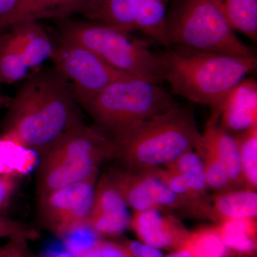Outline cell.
Segmentation results:
<instances>
[{
    "label": "cell",
    "mask_w": 257,
    "mask_h": 257,
    "mask_svg": "<svg viewBox=\"0 0 257 257\" xmlns=\"http://www.w3.org/2000/svg\"><path fill=\"white\" fill-rule=\"evenodd\" d=\"M69 82L55 68L29 77L12 99L3 133L43 156L83 124Z\"/></svg>",
    "instance_id": "1"
},
{
    "label": "cell",
    "mask_w": 257,
    "mask_h": 257,
    "mask_svg": "<svg viewBox=\"0 0 257 257\" xmlns=\"http://www.w3.org/2000/svg\"><path fill=\"white\" fill-rule=\"evenodd\" d=\"M160 57L164 81L173 92L209 106L211 116L218 119L229 93L257 66L253 55L241 57L172 49Z\"/></svg>",
    "instance_id": "2"
},
{
    "label": "cell",
    "mask_w": 257,
    "mask_h": 257,
    "mask_svg": "<svg viewBox=\"0 0 257 257\" xmlns=\"http://www.w3.org/2000/svg\"><path fill=\"white\" fill-rule=\"evenodd\" d=\"M200 138L194 113L177 106L114 140V159L124 170L141 172L162 168L194 150Z\"/></svg>",
    "instance_id": "3"
},
{
    "label": "cell",
    "mask_w": 257,
    "mask_h": 257,
    "mask_svg": "<svg viewBox=\"0 0 257 257\" xmlns=\"http://www.w3.org/2000/svg\"><path fill=\"white\" fill-rule=\"evenodd\" d=\"M81 106L114 140L144 121L179 106L158 84L128 77L111 83Z\"/></svg>",
    "instance_id": "4"
},
{
    "label": "cell",
    "mask_w": 257,
    "mask_h": 257,
    "mask_svg": "<svg viewBox=\"0 0 257 257\" xmlns=\"http://www.w3.org/2000/svg\"><path fill=\"white\" fill-rule=\"evenodd\" d=\"M60 37L77 42L126 75L160 84L164 81L160 55L148 42L112 27L70 18L56 20Z\"/></svg>",
    "instance_id": "5"
},
{
    "label": "cell",
    "mask_w": 257,
    "mask_h": 257,
    "mask_svg": "<svg viewBox=\"0 0 257 257\" xmlns=\"http://www.w3.org/2000/svg\"><path fill=\"white\" fill-rule=\"evenodd\" d=\"M166 30L170 48L241 57L253 55L213 0H180L167 16Z\"/></svg>",
    "instance_id": "6"
},
{
    "label": "cell",
    "mask_w": 257,
    "mask_h": 257,
    "mask_svg": "<svg viewBox=\"0 0 257 257\" xmlns=\"http://www.w3.org/2000/svg\"><path fill=\"white\" fill-rule=\"evenodd\" d=\"M108 172L134 212L158 210L175 216L214 219L210 201L189 199L176 194L152 170L135 172L114 169Z\"/></svg>",
    "instance_id": "7"
},
{
    "label": "cell",
    "mask_w": 257,
    "mask_h": 257,
    "mask_svg": "<svg viewBox=\"0 0 257 257\" xmlns=\"http://www.w3.org/2000/svg\"><path fill=\"white\" fill-rule=\"evenodd\" d=\"M50 59L54 68L69 82L79 105L111 83L131 77L113 68L86 47L62 37Z\"/></svg>",
    "instance_id": "8"
},
{
    "label": "cell",
    "mask_w": 257,
    "mask_h": 257,
    "mask_svg": "<svg viewBox=\"0 0 257 257\" xmlns=\"http://www.w3.org/2000/svg\"><path fill=\"white\" fill-rule=\"evenodd\" d=\"M97 175L67 186L38 200L40 223L61 239L87 224L92 212Z\"/></svg>",
    "instance_id": "9"
},
{
    "label": "cell",
    "mask_w": 257,
    "mask_h": 257,
    "mask_svg": "<svg viewBox=\"0 0 257 257\" xmlns=\"http://www.w3.org/2000/svg\"><path fill=\"white\" fill-rule=\"evenodd\" d=\"M116 144L100 128L83 123L61 139L42 156V162L89 161L101 165L114 159Z\"/></svg>",
    "instance_id": "10"
},
{
    "label": "cell",
    "mask_w": 257,
    "mask_h": 257,
    "mask_svg": "<svg viewBox=\"0 0 257 257\" xmlns=\"http://www.w3.org/2000/svg\"><path fill=\"white\" fill-rule=\"evenodd\" d=\"M218 124L232 136L257 127V83L246 77L226 97Z\"/></svg>",
    "instance_id": "11"
},
{
    "label": "cell",
    "mask_w": 257,
    "mask_h": 257,
    "mask_svg": "<svg viewBox=\"0 0 257 257\" xmlns=\"http://www.w3.org/2000/svg\"><path fill=\"white\" fill-rule=\"evenodd\" d=\"M151 0H86L79 13L88 21L112 27L122 31H135L140 12Z\"/></svg>",
    "instance_id": "12"
},
{
    "label": "cell",
    "mask_w": 257,
    "mask_h": 257,
    "mask_svg": "<svg viewBox=\"0 0 257 257\" xmlns=\"http://www.w3.org/2000/svg\"><path fill=\"white\" fill-rule=\"evenodd\" d=\"M177 219L158 210L137 211L132 217L131 226L145 244L167 248L183 236V227Z\"/></svg>",
    "instance_id": "13"
},
{
    "label": "cell",
    "mask_w": 257,
    "mask_h": 257,
    "mask_svg": "<svg viewBox=\"0 0 257 257\" xmlns=\"http://www.w3.org/2000/svg\"><path fill=\"white\" fill-rule=\"evenodd\" d=\"M219 119L210 116L199 144L216 155L224 166L233 188L246 187L239 146L236 139L218 124Z\"/></svg>",
    "instance_id": "14"
},
{
    "label": "cell",
    "mask_w": 257,
    "mask_h": 257,
    "mask_svg": "<svg viewBox=\"0 0 257 257\" xmlns=\"http://www.w3.org/2000/svg\"><path fill=\"white\" fill-rule=\"evenodd\" d=\"M99 166L89 161L42 162L37 181L38 200L58 189L97 175Z\"/></svg>",
    "instance_id": "15"
},
{
    "label": "cell",
    "mask_w": 257,
    "mask_h": 257,
    "mask_svg": "<svg viewBox=\"0 0 257 257\" xmlns=\"http://www.w3.org/2000/svg\"><path fill=\"white\" fill-rule=\"evenodd\" d=\"M29 68L38 67L50 58L55 45L37 22L19 24L11 28Z\"/></svg>",
    "instance_id": "16"
},
{
    "label": "cell",
    "mask_w": 257,
    "mask_h": 257,
    "mask_svg": "<svg viewBox=\"0 0 257 257\" xmlns=\"http://www.w3.org/2000/svg\"><path fill=\"white\" fill-rule=\"evenodd\" d=\"M211 206L215 220L256 219V190L244 187L216 192Z\"/></svg>",
    "instance_id": "17"
},
{
    "label": "cell",
    "mask_w": 257,
    "mask_h": 257,
    "mask_svg": "<svg viewBox=\"0 0 257 257\" xmlns=\"http://www.w3.org/2000/svg\"><path fill=\"white\" fill-rule=\"evenodd\" d=\"M38 164L39 155L36 152L2 133L0 176H11L20 179L35 170Z\"/></svg>",
    "instance_id": "18"
},
{
    "label": "cell",
    "mask_w": 257,
    "mask_h": 257,
    "mask_svg": "<svg viewBox=\"0 0 257 257\" xmlns=\"http://www.w3.org/2000/svg\"><path fill=\"white\" fill-rule=\"evenodd\" d=\"M89 216L131 221L124 197L108 172L96 182L92 212Z\"/></svg>",
    "instance_id": "19"
},
{
    "label": "cell",
    "mask_w": 257,
    "mask_h": 257,
    "mask_svg": "<svg viewBox=\"0 0 257 257\" xmlns=\"http://www.w3.org/2000/svg\"><path fill=\"white\" fill-rule=\"evenodd\" d=\"M86 0H22L18 24L42 19L69 18L79 13Z\"/></svg>",
    "instance_id": "20"
},
{
    "label": "cell",
    "mask_w": 257,
    "mask_h": 257,
    "mask_svg": "<svg viewBox=\"0 0 257 257\" xmlns=\"http://www.w3.org/2000/svg\"><path fill=\"white\" fill-rule=\"evenodd\" d=\"M231 28L257 41V0H213Z\"/></svg>",
    "instance_id": "21"
},
{
    "label": "cell",
    "mask_w": 257,
    "mask_h": 257,
    "mask_svg": "<svg viewBox=\"0 0 257 257\" xmlns=\"http://www.w3.org/2000/svg\"><path fill=\"white\" fill-rule=\"evenodd\" d=\"M255 219H226L219 221L216 230L227 248L241 252L254 250V234L256 230Z\"/></svg>",
    "instance_id": "22"
},
{
    "label": "cell",
    "mask_w": 257,
    "mask_h": 257,
    "mask_svg": "<svg viewBox=\"0 0 257 257\" xmlns=\"http://www.w3.org/2000/svg\"><path fill=\"white\" fill-rule=\"evenodd\" d=\"M29 69L14 34L5 33L0 43V84L21 80Z\"/></svg>",
    "instance_id": "23"
},
{
    "label": "cell",
    "mask_w": 257,
    "mask_h": 257,
    "mask_svg": "<svg viewBox=\"0 0 257 257\" xmlns=\"http://www.w3.org/2000/svg\"><path fill=\"white\" fill-rule=\"evenodd\" d=\"M165 168L181 174L194 192L200 195L207 196L204 164L197 152L192 150L185 152Z\"/></svg>",
    "instance_id": "24"
},
{
    "label": "cell",
    "mask_w": 257,
    "mask_h": 257,
    "mask_svg": "<svg viewBox=\"0 0 257 257\" xmlns=\"http://www.w3.org/2000/svg\"><path fill=\"white\" fill-rule=\"evenodd\" d=\"M234 137L239 146L240 161L246 188L256 190L257 127Z\"/></svg>",
    "instance_id": "25"
},
{
    "label": "cell",
    "mask_w": 257,
    "mask_h": 257,
    "mask_svg": "<svg viewBox=\"0 0 257 257\" xmlns=\"http://www.w3.org/2000/svg\"><path fill=\"white\" fill-rule=\"evenodd\" d=\"M193 257H225L227 247L216 229H205L192 235L187 243Z\"/></svg>",
    "instance_id": "26"
},
{
    "label": "cell",
    "mask_w": 257,
    "mask_h": 257,
    "mask_svg": "<svg viewBox=\"0 0 257 257\" xmlns=\"http://www.w3.org/2000/svg\"><path fill=\"white\" fill-rule=\"evenodd\" d=\"M195 150L202 159L208 189L216 192L234 189L224 166L216 155L199 143Z\"/></svg>",
    "instance_id": "27"
},
{
    "label": "cell",
    "mask_w": 257,
    "mask_h": 257,
    "mask_svg": "<svg viewBox=\"0 0 257 257\" xmlns=\"http://www.w3.org/2000/svg\"><path fill=\"white\" fill-rule=\"evenodd\" d=\"M60 240L69 252L75 256L94 246L101 240V236L87 224L70 231Z\"/></svg>",
    "instance_id": "28"
},
{
    "label": "cell",
    "mask_w": 257,
    "mask_h": 257,
    "mask_svg": "<svg viewBox=\"0 0 257 257\" xmlns=\"http://www.w3.org/2000/svg\"><path fill=\"white\" fill-rule=\"evenodd\" d=\"M153 171L155 175L162 180L171 189L172 192L182 196V197L189 198V199H197V200L210 201L207 196H202L194 192L183 176L178 172L168 170L162 167L151 170Z\"/></svg>",
    "instance_id": "29"
},
{
    "label": "cell",
    "mask_w": 257,
    "mask_h": 257,
    "mask_svg": "<svg viewBox=\"0 0 257 257\" xmlns=\"http://www.w3.org/2000/svg\"><path fill=\"white\" fill-rule=\"evenodd\" d=\"M40 237V231L36 228L20 221L8 219L0 214V238L35 241Z\"/></svg>",
    "instance_id": "30"
},
{
    "label": "cell",
    "mask_w": 257,
    "mask_h": 257,
    "mask_svg": "<svg viewBox=\"0 0 257 257\" xmlns=\"http://www.w3.org/2000/svg\"><path fill=\"white\" fill-rule=\"evenodd\" d=\"M74 257H133L127 246L99 240L92 248Z\"/></svg>",
    "instance_id": "31"
},
{
    "label": "cell",
    "mask_w": 257,
    "mask_h": 257,
    "mask_svg": "<svg viewBox=\"0 0 257 257\" xmlns=\"http://www.w3.org/2000/svg\"><path fill=\"white\" fill-rule=\"evenodd\" d=\"M22 0H0V32L18 25Z\"/></svg>",
    "instance_id": "32"
},
{
    "label": "cell",
    "mask_w": 257,
    "mask_h": 257,
    "mask_svg": "<svg viewBox=\"0 0 257 257\" xmlns=\"http://www.w3.org/2000/svg\"><path fill=\"white\" fill-rule=\"evenodd\" d=\"M19 178L11 176H0V214L9 207L18 187Z\"/></svg>",
    "instance_id": "33"
},
{
    "label": "cell",
    "mask_w": 257,
    "mask_h": 257,
    "mask_svg": "<svg viewBox=\"0 0 257 257\" xmlns=\"http://www.w3.org/2000/svg\"><path fill=\"white\" fill-rule=\"evenodd\" d=\"M25 239H9L8 243L0 246V257H32Z\"/></svg>",
    "instance_id": "34"
},
{
    "label": "cell",
    "mask_w": 257,
    "mask_h": 257,
    "mask_svg": "<svg viewBox=\"0 0 257 257\" xmlns=\"http://www.w3.org/2000/svg\"><path fill=\"white\" fill-rule=\"evenodd\" d=\"M58 240L57 242H52L47 245L40 256L37 257H74L66 248L63 243L60 239Z\"/></svg>",
    "instance_id": "35"
},
{
    "label": "cell",
    "mask_w": 257,
    "mask_h": 257,
    "mask_svg": "<svg viewBox=\"0 0 257 257\" xmlns=\"http://www.w3.org/2000/svg\"><path fill=\"white\" fill-rule=\"evenodd\" d=\"M140 257H163V255L159 251L158 248L144 244Z\"/></svg>",
    "instance_id": "36"
},
{
    "label": "cell",
    "mask_w": 257,
    "mask_h": 257,
    "mask_svg": "<svg viewBox=\"0 0 257 257\" xmlns=\"http://www.w3.org/2000/svg\"><path fill=\"white\" fill-rule=\"evenodd\" d=\"M167 257H193V255L190 250L188 249L187 248H185L180 250L178 252L169 255Z\"/></svg>",
    "instance_id": "37"
},
{
    "label": "cell",
    "mask_w": 257,
    "mask_h": 257,
    "mask_svg": "<svg viewBox=\"0 0 257 257\" xmlns=\"http://www.w3.org/2000/svg\"><path fill=\"white\" fill-rule=\"evenodd\" d=\"M12 98L8 97V96L3 95L0 94V108L7 107L10 106L11 103Z\"/></svg>",
    "instance_id": "38"
},
{
    "label": "cell",
    "mask_w": 257,
    "mask_h": 257,
    "mask_svg": "<svg viewBox=\"0 0 257 257\" xmlns=\"http://www.w3.org/2000/svg\"><path fill=\"white\" fill-rule=\"evenodd\" d=\"M4 34L3 32H0V43H1L2 40H3V37H4Z\"/></svg>",
    "instance_id": "39"
},
{
    "label": "cell",
    "mask_w": 257,
    "mask_h": 257,
    "mask_svg": "<svg viewBox=\"0 0 257 257\" xmlns=\"http://www.w3.org/2000/svg\"><path fill=\"white\" fill-rule=\"evenodd\" d=\"M32 257H37V256H32Z\"/></svg>",
    "instance_id": "40"
}]
</instances>
